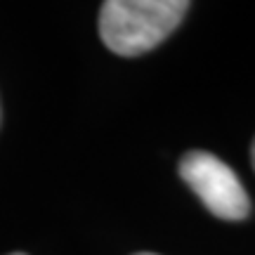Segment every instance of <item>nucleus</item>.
<instances>
[{
	"label": "nucleus",
	"instance_id": "1",
	"mask_svg": "<svg viewBox=\"0 0 255 255\" xmlns=\"http://www.w3.org/2000/svg\"><path fill=\"white\" fill-rule=\"evenodd\" d=\"M187 9V0H107L100 9L102 43L121 57L144 55L180 26Z\"/></svg>",
	"mask_w": 255,
	"mask_h": 255
},
{
	"label": "nucleus",
	"instance_id": "2",
	"mask_svg": "<svg viewBox=\"0 0 255 255\" xmlns=\"http://www.w3.org/2000/svg\"><path fill=\"white\" fill-rule=\"evenodd\" d=\"M180 177L220 220H244L251 201L239 175L210 151H189L180 161Z\"/></svg>",
	"mask_w": 255,
	"mask_h": 255
},
{
	"label": "nucleus",
	"instance_id": "3",
	"mask_svg": "<svg viewBox=\"0 0 255 255\" xmlns=\"http://www.w3.org/2000/svg\"><path fill=\"white\" fill-rule=\"evenodd\" d=\"M251 161H253V170H255V139H253V146H251Z\"/></svg>",
	"mask_w": 255,
	"mask_h": 255
},
{
	"label": "nucleus",
	"instance_id": "4",
	"mask_svg": "<svg viewBox=\"0 0 255 255\" xmlns=\"http://www.w3.org/2000/svg\"><path fill=\"white\" fill-rule=\"evenodd\" d=\"M135 255H156V253H135Z\"/></svg>",
	"mask_w": 255,
	"mask_h": 255
},
{
	"label": "nucleus",
	"instance_id": "5",
	"mask_svg": "<svg viewBox=\"0 0 255 255\" xmlns=\"http://www.w3.org/2000/svg\"><path fill=\"white\" fill-rule=\"evenodd\" d=\"M9 255H26V253H9Z\"/></svg>",
	"mask_w": 255,
	"mask_h": 255
},
{
	"label": "nucleus",
	"instance_id": "6",
	"mask_svg": "<svg viewBox=\"0 0 255 255\" xmlns=\"http://www.w3.org/2000/svg\"><path fill=\"white\" fill-rule=\"evenodd\" d=\"M0 119H2V114H0Z\"/></svg>",
	"mask_w": 255,
	"mask_h": 255
}]
</instances>
